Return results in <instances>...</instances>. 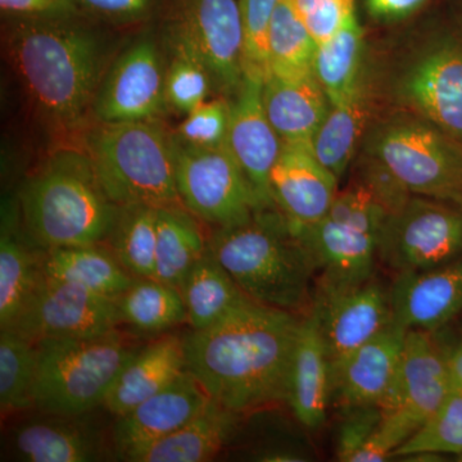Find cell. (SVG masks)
I'll return each mask as SVG.
<instances>
[{
	"label": "cell",
	"instance_id": "obj_1",
	"mask_svg": "<svg viewBox=\"0 0 462 462\" xmlns=\"http://www.w3.org/2000/svg\"><path fill=\"white\" fill-rule=\"evenodd\" d=\"M300 320L249 300L215 327L185 337L187 370L236 415L282 402Z\"/></svg>",
	"mask_w": 462,
	"mask_h": 462
},
{
	"label": "cell",
	"instance_id": "obj_2",
	"mask_svg": "<svg viewBox=\"0 0 462 462\" xmlns=\"http://www.w3.org/2000/svg\"><path fill=\"white\" fill-rule=\"evenodd\" d=\"M83 16L8 20L7 60L33 108L60 130L79 129L109 65V45Z\"/></svg>",
	"mask_w": 462,
	"mask_h": 462
},
{
	"label": "cell",
	"instance_id": "obj_3",
	"mask_svg": "<svg viewBox=\"0 0 462 462\" xmlns=\"http://www.w3.org/2000/svg\"><path fill=\"white\" fill-rule=\"evenodd\" d=\"M208 245L249 300L300 316L311 310L314 261L278 209H263L248 223L216 229Z\"/></svg>",
	"mask_w": 462,
	"mask_h": 462
},
{
	"label": "cell",
	"instance_id": "obj_4",
	"mask_svg": "<svg viewBox=\"0 0 462 462\" xmlns=\"http://www.w3.org/2000/svg\"><path fill=\"white\" fill-rule=\"evenodd\" d=\"M18 208L42 249L107 242L118 211L84 149H60L48 158L21 188Z\"/></svg>",
	"mask_w": 462,
	"mask_h": 462
},
{
	"label": "cell",
	"instance_id": "obj_5",
	"mask_svg": "<svg viewBox=\"0 0 462 462\" xmlns=\"http://www.w3.org/2000/svg\"><path fill=\"white\" fill-rule=\"evenodd\" d=\"M84 151L116 205H182L175 139L160 121L97 123L85 136Z\"/></svg>",
	"mask_w": 462,
	"mask_h": 462
},
{
	"label": "cell",
	"instance_id": "obj_6",
	"mask_svg": "<svg viewBox=\"0 0 462 462\" xmlns=\"http://www.w3.org/2000/svg\"><path fill=\"white\" fill-rule=\"evenodd\" d=\"M35 345L32 406L62 416L87 415L103 406L121 367L136 351L118 330L90 338L42 339Z\"/></svg>",
	"mask_w": 462,
	"mask_h": 462
},
{
	"label": "cell",
	"instance_id": "obj_7",
	"mask_svg": "<svg viewBox=\"0 0 462 462\" xmlns=\"http://www.w3.org/2000/svg\"><path fill=\"white\" fill-rule=\"evenodd\" d=\"M361 153L378 161L412 196L462 207V148L430 121L397 108L373 120Z\"/></svg>",
	"mask_w": 462,
	"mask_h": 462
},
{
	"label": "cell",
	"instance_id": "obj_8",
	"mask_svg": "<svg viewBox=\"0 0 462 462\" xmlns=\"http://www.w3.org/2000/svg\"><path fill=\"white\" fill-rule=\"evenodd\" d=\"M385 217L372 191L354 179L319 223L297 231L314 261L318 284L352 285L374 278Z\"/></svg>",
	"mask_w": 462,
	"mask_h": 462
},
{
	"label": "cell",
	"instance_id": "obj_9",
	"mask_svg": "<svg viewBox=\"0 0 462 462\" xmlns=\"http://www.w3.org/2000/svg\"><path fill=\"white\" fill-rule=\"evenodd\" d=\"M388 93L462 148L461 36L437 32L412 42L389 72Z\"/></svg>",
	"mask_w": 462,
	"mask_h": 462
},
{
	"label": "cell",
	"instance_id": "obj_10",
	"mask_svg": "<svg viewBox=\"0 0 462 462\" xmlns=\"http://www.w3.org/2000/svg\"><path fill=\"white\" fill-rule=\"evenodd\" d=\"M175 163L182 206L215 229L248 223L258 212L269 209L227 145L194 148L175 139Z\"/></svg>",
	"mask_w": 462,
	"mask_h": 462
},
{
	"label": "cell",
	"instance_id": "obj_11",
	"mask_svg": "<svg viewBox=\"0 0 462 462\" xmlns=\"http://www.w3.org/2000/svg\"><path fill=\"white\" fill-rule=\"evenodd\" d=\"M460 257L461 206L411 196L383 223L378 261L396 273L434 269Z\"/></svg>",
	"mask_w": 462,
	"mask_h": 462
},
{
	"label": "cell",
	"instance_id": "obj_12",
	"mask_svg": "<svg viewBox=\"0 0 462 462\" xmlns=\"http://www.w3.org/2000/svg\"><path fill=\"white\" fill-rule=\"evenodd\" d=\"M165 35L196 51L216 89L234 96L245 79L239 0H166Z\"/></svg>",
	"mask_w": 462,
	"mask_h": 462
},
{
	"label": "cell",
	"instance_id": "obj_13",
	"mask_svg": "<svg viewBox=\"0 0 462 462\" xmlns=\"http://www.w3.org/2000/svg\"><path fill=\"white\" fill-rule=\"evenodd\" d=\"M114 298L42 276L29 302L9 329L33 343L42 339L90 338L118 330Z\"/></svg>",
	"mask_w": 462,
	"mask_h": 462
},
{
	"label": "cell",
	"instance_id": "obj_14",
	"mask_svg": "<svg viewBox=\"0 0 462 462\" xmlns=\"http://www.w3.org/2000/svg\"><path fill=\"white\" fill-rule=\"evenodd\" d=\"M166 63L156 38L136 39L103 78L91 108L97 123L157 120L167 109Z\"/></svg>",
	"mask_w": 462,
	"mask_h": 462
},
{
	"label": "cell",
	"instance_id": "obj_15",
	"mask_svg": "<svg viewBox=\"0 0 462 462\" xmlns=\"http://www.w3.org/2000/svg\"><path fill=\"white\" fill-rule=\"evenodd\" d=\"M311 314L330 363L351 354L392 324L389 291L375 278L352 285L318 284Z\"/></svg>",
	"mask_w": 462,
	"mask_h": 462
},
{
	"label": "cell",
	"instance_id": "obj_16",
	"mask_svg": "<svg viewBox=\"0 0 462 462\" xmlns=\"http://www.w3.org/2000/svg\"><path fill=\"white\" fill-rule=\"evenodd\" d=\"M454 387L443 345L434 333L407 330L393 387L383 403L384 413H393L416 433Z\"/></svg>",
	"mask_w": 462,
	"mask_h": 462
},
{
	"label": "cell",
	"instance_id": "obj_17",
	"mask_svg": "<svg viewBox=\"0 0 462 462\" xmlns=\"http://www.w3.org/2000/svg\"><path fill=\"white\" fill-rule=\"evenodd\" d=\"M263 83V79L245 76L234 94L227 148L256 190L264 208H276L270 178L284 143L264 111Z\"/></svg>",
	"mask_w": 462,
	"mask_h": 462
},
{
	"label": "cell",
	"instance_id": "obj_18",
	"mask_svg": "<svg viewBox=\"0 0 462 462\" xmlns=\"http://www.w3.org/2000/svg\"><path fill=\"white\" fill-rule=\"evenodd\" d=\"M406 330L392 322L351 354L330 363V406H379L394 384Z\"/></svg>",
	"mask_w": 462,
	"mask_h": 462
},
{
	"label": "cell",
	"instance_id": "obj_19",
	"mask_svg": "<svg viewBox=\"0 0 462 462\" xmlns=\"http://www.w3.org/2000/svg\"><path fill=\"white\" fill-rule=\"evenodd\" d=\"M211 400L187 370L132 411L118 416L112 430L116 454L125 461H132L143 449L199 415Z\"/></svg>",
	"mask_w": 462,
	"mask_h": 462
},
{
	"label": "cell",
	"instance_id": "obj_20",
	"mask_svg": "<svg viewBox=\"0 0 462 462\" xmlns=\"http://www.w3.org/2000/svg\"><path fill=\"white\" fill-rule=\"evenodd\" d=\"M392 322L428 333L462 314V257L434 269L396 273L389 289Z\"/></svg>",
	"mask_w": 462,
	"mask_h": 462
},
{
	"label": "cell",
	"instance_id": "obj_21",
	"mask_svg": "<svg viewBox=\"0 0 462 462\" xmlns=\"http://www.w3.org/2000/svg\"><path fill=\"white\" fill-rule=\"evenodd\" d=\"M338 182L316 160L311 148L284 144L270 178L273 205L297 233L329 212Z\"/></svg>",
	"mask_w": 462,
	"mask_h": 462
},
{
	"label": "cell",
	"instance_id": "obj_22",
	"mask_svg": "<svg viewBox=\"0 0 462 462\" xmlns=\"http://www.w3.org/2000/svg\"><path fill=\"white\" fill-rule=\"evenodd\" d=\"M83 416L44 413L21 422L9 436V452L23 462H91L102 460L98 431Z\"/></svg>",
	"mask_w": 462,
	"mask_h": 462
},
{
	"label": "cell",
	"instance_id": "obj_23",
	"mask_svg": "<svg viewBox=\"0 0 462 462\" xmlns=\"http://www.w3.org/2000/svg\"><path fill=\"white\" fill-rule=\"evenodd\" d=\"M187 372L184 339L163 336L136 348L121 367L103 406L116 418L132 411Z\"/></svg>",
	"mask_w": 462,
	"mask_h": 462
},
{
	"label": "cell",
	"instance_id": "obj_24",
	"mask_svg": "<svg viewBox=\"0 0 462 462\" xmlns=\"http://www.w3.org/2000/svg\"><path fill=\"white\" fill-rule=\"evenodd\" d=\"M297 420L320 430L330 406V361L311 311L302 316L289 366L287 397Z\"/></svg>",
	"mask_w": 462,
	"mask_h": 462
},
{
	"label": "cell",
	"instance_id": "obj_25",
	"mask_svg": "<svg viewBox=\"0 0 462 462\" xmlns=\"http://www.w3.org/2000/svg\"><path fill=\"white\" fill-rule=\"evenodd\" d=\"M263 98L267 117L282 143L312 149L331 107L315 75L294 79L270 75L263 83Z\"/></svg>",
	"mask_w": 462,
	"mask_h": 462
},
{
	"label": "cell",
	"instance_id": "obj_26",
	"mask_svg": "<svg viewBox=\"0 0 462 462\" xmlns=\"http://www.w3.org/2000/svg\"><path fill=\"white\" fill-rule=\"evenodd\" d=\"M44 249L30 238L20 208L3 207L0 233V329L12 328L42 282Z\"/></svg>",
	"mask_w": 462,
	"mask_h": 462
},
{
	"label": "cell",
	"instance_id": "obj_27",
	"mask_svg": "<svg viewBox=\"0 0 462 462\" xmlns=\"http://www.w3.org/2000/svg\"><path fill=\"white\" fill-rule=\"evenodd\" d=\"M374 99L369 76L345 103L331 106L314 141L312 153L340 181L373 123Z\"/></svg>",
	"mask_w": 462,
	"mask_h": 462
},
{
	"label": "cell",
	"instance_id": "obj_28",
	"mask_svg": "<svg viewBox=\"0 0 462 462\" xmlns=\"http://www.w3.org/2000/svg\"><path fill=\"white\" fill-rule=\"evenodd\" d=\"M42 273L45 278L79 285L114 300L136 279L118 263L111 249L102 245L44 249Z\"/></svg>",
	"mask_w": 462,
	"mask_h": 462
},
{
	"label": "cell",
	"instance_id": "obj_29",
	"mask_svg": "<svg viewBox=\"0 0 462 462\" xmlns=\"http://www.w3.org/2000/svg\"><path fill=\"white\" fill-rule=\"evenodd\" d=\"M236 413L211 402L178 430L134 456L130 462H205L212 460L233 433Z\"/></svg>",
	"mask_w": 462,
	"mask_h": 462
},
{
	"label": "cell",
	"instance_id": "obj_30",
	"mask_svg": "<svg viewBox=\"0 0 462 462\" xmlns=\"http://www.w3.org/2000/svg\"><path fill=\"white\" fill-rule=\"evenodd\" d=\"M180 291L187 306L188 322L196 331L215 327L231 312L252 300L218 263L209 245L190 270Z\"/></svg>",
	"mask_w": 462,
	"mask_h": 462
},
{
	"label": "cell",
	"instance_id": "obj_31",
	"mask_svg": "<svg viewBox=\"0 0 462 462\" xmlns=\"http://www.w3.org/2000/svg\"><path fill=\"white\" fill-rule=\"evenodd\" d=\"M199 221L182 205L158 208L156 281L181 289L194 264L208 249V239Z\"/></svg>",
	"mask_w": 462,
	"mask_h": 462
},
{
	"label": "cell",
	"instance_id": "obj_32",
	"mask_svg": "<svg viewBox=\"0 0 462 462\" xmlns=\"http://www.w3.org/2000/svg\"><path fill=\"white\" fill-rule=\"evenodd\" d=\"M314 75L331 106L351 98L366 80L365 35L356 14L333 38L318 45Z\"/></svg>",
	"mask_w": 462,
	"mask_h": 462
},
{
	"label": "cell",
	"instance_id": "obj_33",
	"mask_svg": "<svg viewBox=\"0 0 462 462\" xmlns=\"http://www.w3.org/2000/svg\"><path fill=\"white\" fill-rule=\"evenodd\" d=\"M116 303L121 322L139 333H165L188 321L180 289L156 279L136 278Z\"/></svg>",
	"mask_w": 462,
	"mask_h": 462
},
{
	"label": "cell",
	"instance_id": "obj_34",
	"mask_svg": "<svg viewBox=\"0 0 462 462\" xmlns=\"http://www.w3.org/2000/svg\"><path fill=\"white\" fill-rule=\"evenodd\" d=\"M157 211L141 203L118 206L107 242L118 263L135 278L154 279Z\"/></svg>",
	"mask_w": 462,
	"mask_h": 462
},
{
	"label": "cell",
	"instance_id": "obj_35",
	"mask_svg": "<svg viewBox=\"0 0 462 462\" xmlns=\"http://www.w3.org/2000/svg\"><path fill=\"white\" fill-rule=\"evenodd\" d=\"M316 50L318 44L291 0H279L270 27V75L294 79L314 74Z\"/></svg>",
	"mask_w": 462,
	"mask_h": 462
},
{
	"label": "cell",
	"instance_id": "obj_36",
	"mask_svg": "<svg viewBox=\"0 0 462 462\" xmlns=\"http://www.w3.org/2000/svg\"><path fill=\"white\" fill-rule=\"evenodd\" d=\"M38 367L35 343L11 329L0 334V409L2 415L32 406Z\"/></svg>",
	"mask_w": 462,
	"mask_h": 462
},
{
	"label": "cell",
	"instance_id": "obj_37",
	"mask_svg": "<svg viewBox=\"0 0 462 462\" xmlns=\"http://www.w3.org/2000/svg\"><path fill=\"white\" fill-rule=\"evenodd\" d=\"M163 36L170 54L166 63V106L178 114L188 115L208 100L214 80L196 51L178 39Z\"/></svg>",
	"mask_w": 462,
	"mask_h": 462
},
{
	"label": "cell",
	"instance_id": "obj_38",
	"mask_svg": "<svg viewBox=\"0 0 462 462\" xmlns=\"http://www.w3.org/2000/svg\"><path fill=\"white\" fill-rule=\"evenodd\" d=\"M418 454L462 455V388L455 384L437 412L392 457Z\"/></svg>",
	"mask_w": 462,
	"mask_h": 462
},
{
	"label": "cell",
	"instance_id": "obj_39",
	"mask_svg": "<svg viewBox=\"0 0 462 462\" xmlns=\"http://www.w3.org/2000/svg\"><path fill=\"white\" fill-rule=\"evenodd\" d=\"M279 0H239L245 45V76L266 80L269 69V35Z\"/></svg>",
	"mask_w": 462,
	"mask_h": 462
},
{
	"label": "cell",
	"instance_id": "obj_40",
	"mask_svg": "<svg viewBox=\"0 0 462 462\" xmlns=\"http://www.w3.org/2000/svg\"><path fill=\"white\" fill-rule=\"evenodd\" d=\"M230 117L231 100L226 97L206 100L185 115L173 138L194 148L226 147Z\"/></svg>",
	"mask_w": 462,
	"mask_h": 462
},
{
	"label": "cell",
	"instance_id": "obj_41",
	"mask_svg": "<svg viewBox=\"0 0 462 462\" xmlns=\"http://www.w3.org/2000/svg\"><path fill=\"white\" fill-rule=\"evenodd\" d=\"M340 418L336 430L337 460L352 462L375 433L383 420L382 407L355 406L338 410Z\"/></svg>",
	"mask_w": 462,
	"mask_h": 462
},
{
	"label": "cell",
	"instance_id": "obj_42",
	"mask_svg": "<svg viewBox=\"0 0 462 462\" xmlns=\"http://www.w3.org/2000/svg\"><path fill=\"white\" fill-rule=\"evenodd\" d=\"M166 0H74L76 7L90 20L114 26L148 23L162 12Z\"/></svg>",
	"mask_w": 462,
	"mask_h": 462
},
{
	"label": "cell",
	"instance_id": "obj_43",
	"mask_svg": "<svg viewBox=\"0 0 462 462\" xmlns=\"http://www.w3.org/2000/svg\"><path fill=\"white\" fill-rule=\"evenodd\" d=\"M316 44L333 38L356 14L355 0H291Z\"/></svg>",
	"mask_w": 462,
	"mask_h": 462
},
{
	"label": "cell",
	"instance_id": "obj_44",
	"mask_svg": "<svg viewBox=\"0 0 462 462\" xmlns=\"http://www.w3.org/2000/svg\"><path fill=\"white\" fill-rule=\"evenodd\" d=\"M0 11L7 20L72 17L81 14L74 0H0Z\"/></svg>",
	"mask_w": 462,
	"mask_h": 462
},
{
	"label": "cell",
	"instance_id": "obj_45",
	"mask_svg": "<svg viewBox=\"0 0 462 462\" xmlns=\"http://www.w3.org/2000/svg\"><path fill=\"white\" fill-rule=\"evenodd\" d=\"M428 0H365L367 14L375 23H396L411 17Z\"/></svg>",
	"mask_w": 462,
	"mask_h": 462
},
{
	"label": "cell",
	"instance_id": "obj_46",
	"mask_svg": "<svg viewBox=\"0 0 462 462\" xmlns=\"http://www.w3.org/2000/svg\"><path fill=\"white\" fill-rule=\"evenodd\" d=\"M254 460L263 462H297L306 461L307 458L306 455L300 454L296 449L276 447V448H269L258 452Z\"/></svg>",
	"mask_w": 462,
	"mask_h": 462
},
{
	"label": "cell",
	"instance_id": "obj_47",
	"mask_svg": "<svg viewBox=\"0 0 462 462\" xmlns=\"http://www.w3.org/2000/svg\"><path fill=\"white\" fill-rule=\"evenodd\" d=\"M455 384L462 388V339L451 346H443Z\"/></svg>",
	"mask_w": 462,
	"mask_h": 462
},
{
	"label": "cell",
	"instance_id": "obj_48",
	"mask_svg": "<svg viewBox=\"0 0 462 462\" xmlns=\"http://www.w3.org/2000/svg\"><path fill=\"white\" fill-rule=\"evenodd\" d=\"M456 461H460V462H462V455H461V456H458V457H456Z\"/></svg>",
	"mask_w": 462,
	"mask_h": 462
}]
</instances>
